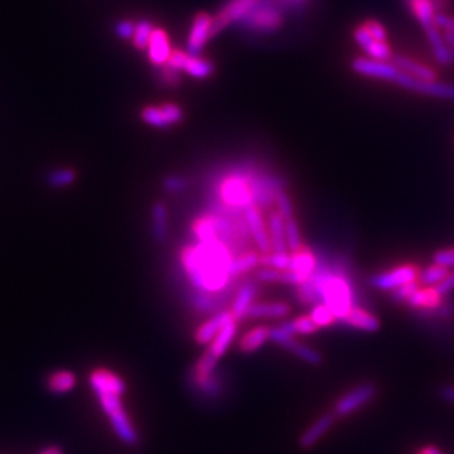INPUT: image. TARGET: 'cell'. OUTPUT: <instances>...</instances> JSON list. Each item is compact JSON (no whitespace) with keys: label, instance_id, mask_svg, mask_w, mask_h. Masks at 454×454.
<instances>
[{"label":"cell","instance_id":"52","mask_svg":"<svg viewBox=\"0 0 454 454\" xmlns=\"http://www.w3.org/2000/svg\"><path fill=\"white\" fill-rule=\"evenodd\" d=\"M434 23L438 30L444 32H454V18L443 12H436L434 16Z\"/></svg>","mask_w":454,"mask_h":454},{"label":"cell","instance_id":"3","mask_svg":"<svg viewBox=\"0 0 454 454\" xmlns=\"http://www.w3.org/2000/svg\"><path fill=\"white\" fill-rule=\"evenodd\" d=\"M219 195L221 201L232 208H247L252 204L250 173L235 171L220 183Z\"/></svg>","mask_w":454,"mask_h":454},{"label":"cell","instance_id":"38","mask_svg":"<svg viewBox=\"0 0 454 454\" xmlns=\"http://www.w3.org/2000/svg\"><path fill=\"white\" fill-rule=\"evenodd\" d=\"M75 178H77V174L74 170L58 168V170H52L51 173L47 174L46 182L49 186H52L55 189H62V188H67V186L73 185L75 182Z\"/></svg>","mask_w":454,"mask_h":454},{"label":"cell","instance_id":"58","mask_svg":"<svg viewBox=\"0 0 454 454\" xmlns=\"http://www.w3.org/2000/svg\"><path fill=\"white\" fill-rule=\"evenodd\" d=\"M443 37H444V40H446L447 46L454 47V32H444Z\"/></svg>","mask_w":454,"mask_h":454},{"label":"cell","instance_id":"47","mask_svg":"<svg viewBox=\"0 0 454 454\" xmlns=\"http://www.w3.org/2000/svg\"><path fill=\"white\" fill-rule=\"evenodd\" d=\"M292 321H294V326H295L297 333H301V335H313L319 329L316 326V323L313 321V319L310 317V314L300 316V317H297L295 320H292Z\"/></svg>","mask_w":454,"mask_h":454},{"label":"cell","instance_id":"27","mask_svg":"<svg viewBox=\"0 0 454 454\" xmlns=\"http://www.w3.org/2000/svg\"><path fill=\"white\" fill-rule=\"evenodd\" d=\"M425 35L428 37V42L432 47V52H434V56L436 59L438 63H441V65H448L451 63V56H450V49L443 37V35L440 32V30L436 28V25H432L429 28L425 30Z\"/></svg>","mask_w":454,"mask_h":454},{"label":"cell","instance_id":"12","mask_svg":"<svg viewBox=\"0 0 454 454\" xmlns=\"http://www.w3.org/2000/svg\"><path fill=\"white\" fill-rule=\"evenodd\" d=\"M351 68L354 73H357L359 75L378 78V80H388V81H394L400 73V70L395 67L393 62L372 59V58L352 59Z\"/></svg>","mask_w":454,"mask_h":454},{"label":"cell","instance_id":"56","mask_svg":"<svg viewBox=\"0 0 454 454\" xmlns=\"http://www.w3.org/2000/svg\"><path fill=\"white\" fill-rule=\"evenodd\" d=\"M440 397L447 403H454V385H444L438 391Z\"/></svg>","mask_w":454,"mask_h":454},{"label":"cell","instance_id":"10","mask_svg":"<svg viewBox=\"0 0 454 454\" xmlns=\"http://www.w3.org/2000/svg\"><path fill=\"white\" fill-rule=\"evenodd\" d=\"M419 269L413 264L401 266L385 273H378L370 278V285L382 290H394L403 285L415 282L419 278Z\"/></svg>","mask_w":454,"mask_h":454},{"label":"cell","instance_id":"28","mask_svg":"<svg viewBox=\"0 0 454 454\" xmlns=\"http://www.w3.org/2000/svg\"><path fill=\"white\" fill-rule=\"evenodd\" d=\"M182 71L186 73L189 77L204 80L214 73V65L209 59H205L201 56H193V55L188 54V56L182 65Z\"/></svg>","mask_w":454,"mask_h":454},{"label":"cell","instance_id":"20","mask_svg":"<svg viewBox=\"0 0 454 454\" xmlns=\"http://www.w3.org/2000/svg\"><path fill=\"white\" fill-rule=\"evenodd\" d=\"M391 61L401 73H405V74L413 75L416 78H422V80H436V74H435V71L432 68H429V67H427V65L415 61L410 56L394 55Z\"/></svg>","mask_w":454,"mask_h":454},{"label":"cell","instance_id":"26","mask_svg":"<svg viewBox=\"0 0 454 454\" xmlns=\"http://www.w3.org/2000/svg\"><path fill=\"white\" fill-rule=\"evenodd\" d=\"M152 235L159 243L166 242L168 236V209L162 201L152 205Z\"/></svg>","mask_w":454,"mask_h":454},{"label":"cell","instance_id":"24","mask_svg":"<svg viewBox=\"0 0 454 454\" xmlns=\"http://www.w3.org/2000/svg\"><path fill=\"white\" fill-rule=\"evenodd\" d=\"M236 331H238V320L233 319L226 324V326L213 339V343L209 344L208 351L213 354L217 360L221 359V357L226 354V351L229 350L232 340L235 339Z\"/></svg>","mask_w":454,"mask_h":454},{"label":"cell","instance_id":"19","mask_svg":"<svg viewBox=\"0 0 454 454\" xmlns=\"http://www.w3.org/2000/svg\"><path fill=\"white\" fill-rule=\"evenodd\" d=\"M289 312L290 308L286 302H257L248 308L243 319H282Z\"/></svg>","mask_w":454,"mask_h":454},{"label":"cell","instance_id":"40","mask_svg":"<svg viewBox=\"0 0 454 454\" xmlns=\"http://www.w3.org/2000/svg\"><path fill=\"white\" fill-rule=\"evenodd\" d=\"M259 264L266 267L278 269V270H289L290 266V255L288 252H269L259 257Z\"/></svg>","mask_w":454,"mask_h":454},{"label":"cell","instance_id":"33","mask_svg":"<svg viewBox=\"0 0 454 454\" xmlns=\"http://www.w3.org/2000/svg\"><path fill=\"white\" fill-rule=\"evenodd\" d=\"M192 232H193L195 238H197L200 242L219 240L213 217H211L209 214L195 220L192 224Z\"/></svg>","mask_w":454,"mask_h":454},{"label":"cell","instance_id":"50","mask_svg":"<svg viewBox=\"0 0 454 454\" xmlns=\"http://www.w3.org/2000/svg\"><path fill=\"white\" fill-rule=\"evenodd\" d=\"M255 278L262 282H282L283 283V270H278V269H271V267H266L263 270H259Z\"/></svg>","mask_w":454,"mask_h":454},{"label":"cell","instance_id":"45","mask_svg":"<svg viewBox=\"0 0 454 454\" xmlns=\"http://www.w3.org/2000/svg\"><path fill=\"white\" fill-rule=\"evenodd\" d=\"M274 202H276V205H278V211L282 214V217L285 220L294 217V207H292V202H290V200L288 197V193L283 189L276 192Z\"/></svg>","mask_w":454,"mask_h":454},{"label":"cell","instance_id":"57","mask_svg":"<svg viewBox=\"0 0 454 454\" xmlns=\"http://www.w3.org/2000/svg\"><path fill=\"white\" fill-rule=\"evenodd\" d=\"M417 454H441V451L440 450H438L436 447H432V446H429V447H425V448H422Z\"/></svg>","mask_w":454,"mask_h":454},{"label":"cell","instance_id":"39","mask_svg":"<svg viewBox=\"0 0 454 454\" xmlns=\"http://www.w3.org/2000/svg\"><path fill=\"white\" fill-rule=\"evenodd\" d=\"M213 294H217V292H205V290L197 292V294H193L192 305L200 312H205V313L216 312V308H219L223 304V300L214 298Z\"/></svg>","mask_w":454,"mask_h":454},{"label":"cell","instance_id":"25","mask_svg":"<svg viewBox=\"0 0 454 454\" xmlns=\"http://www.w3.org/2000/svg\"><path fill=\"white\" fill-rule=\"evenodd\" d=\"M255 294L257 286L252 282H247L240 286L231 308V313L236 320H243V316H245L247 310L252 305Z\"/></svg>","mask_w":454,"mask_h":454},{"label":"cell","instance_id":"54","mask_svg":"<svg viewBox=\"0 0 454 454\" xmlns=\"http://www.w3.org/2000/svg\"><path fill=\"white\" fill-rule=\"evenodd\" d=\"M266 2L281 8L282 11L285 9H298L301 5H304L307 0H266Z\"/></svg>","mask_w":454,"mask_h":454},{"label":"cell","instance_id":"1","mask_svg":"<svg viewBox=\"0 0 454 454\" xmlns=\"http://www.w3.org/2000/svg\"><path fill=\"white\" fill-rule=\"evenodd\" d=\"M182 266L192 285L205 292H220L231 282L232 254L220 240L188 245L180 252Z\"/></svg>","mask_w":454,"mask_h":454},{"label":"cell","instance_id":"2","mask_svg":"<svg viewBox=\"0 0 454 454\" xmlns=\"http://www.w3.org/2000/svg\"><path fill=\"white\" fill-rule=\"evenodd\" d=\"M121 395L123 394L117 393H104L97 394L96 397L99 400L102 410L108 416L114 432L117 434V436L124 444L135 446L139 441V435L132 422H130L127 412L124 410Z\"/></svg>","mask_w":454,"mask_h":454},{"label":"cell","instance_id":"46","mask_svg":"<svg viewBox=\"0 0 454 454\" xmlns=\"http://www.w3.org/2000/svg\"><path fill=\"white\" fill-rule=\"evenodd\" d=\"M158 80L162 86H167V87H176L178 83H180V71H177L174 68L167 67H159V74H158Z\"/></svg>","mask_w":454,"mask_h":454},{"label":"cell","instance_id":"36","mask_svg":"<svg viewBox=\"0 0 454 454\" xmlns=\"http://www.w3.org/2000/svg\"><path fill=\"white\" fill-rule=\"evenodd\" d=\"M154 24L148 20H140L136 23V28H135V35L132 39V44L137 49V51H146V47H148L149 39L152 36V31H154Z\"/></svg>","mask_w":454,"mask_h":454},{"label":"cell","instance_id":"17","mask_svg":"<svg viewBox=\"0 0 454 454\" xmlns=\"http://www.w3.org/2000/svg\"><path fill=\"white\" fill-rule=\"evenodd\" d=\"M89 382L96 395L104 393L124 394L125 391V384L123 378H120L118 375H116V373L106 369L93 370L89 376Z\"/></svg>","mask_w":454,"mask_h":454},{"label":"cell","instance_id":"11","mask_svg":"<svg viewBox=\"0 0 454 454\" xmlns=\"http://www.w3.org/2000/svg\"><path fill=\"white\" fill-rule=\"evenodd\" d=\"M143 123L158 128H167L183 120V109L176 104H164L159 106H145L140 111Z\"/></svg>","mask_w":454,"mask_h":454},{"label":"cell","instance_id":"59","mask_svg":"<svg viewBox=\"0 0 454 454\" xmlns=\"http://www.w3.org/2000/svg\"><path fill=\"white\" fill-rule=\"evenodd\" d=\"M42 454H62V451H61V448H58V447H49V448L43 450V451H42Z\"/></svg>","mask_w":454,"mask_h":454},{"label":"cell","instance_id":"60","mask_svg":"<svg viewBox=\"0 0 454 454\" xmlns=\"http://www.w3.org/2000/svg\"><path fill=\"white\" fill-rule=\"evenodd\" d=\"M448 49H450V56H451V61L454 62V47H450V46H448Z\"/></svg>","mask_w":454,"mask_h":454},{"label":"cell","instance_id":"22","mask_svg":"<svg viewBox=\"0 0 454 454\" xmlns=\"http://www.w3.org/2000/svg\"><path fill=\"white\" fill-rule=\"evenodd\" d=\"M340 321L366 332H376L381 328V321L376 316H373L372 313L364 312L363 308H357V307H352L348 312V314Z\"/></svg>","mask_w":454,"mask_h":454},{"label":"cell","instance_id":"8","mask_svg":"<svg viewBox=\"0 0 454 454\" xmlns=\"http://www.w3.org/2000/svg\"><path fill=\"white\" fill-rule=\"evenodd\" d=\"M375 395H376V386L373 384L366 382L362 385H357L336 401L333 413L336 417L350 416L355 410L362 409L364 404L370 403Z\"/></svg>","mask_w":454,"mask_h":454},{"label":"cell","instance_id":"23","mask_svg":"<svg viewBox=\"0 0 454 454\" xmlns=\"http://www.w3.org/2000/svg\"><path fill=\"white\" fill-rule=\"evenodd\" d=\"M316 264H317V259L312 252V250H308L307 247L302 245L300 250L292 252L289 270L297 271L298 274L302 276V278L308 279L310 278V274L313 273V270L316 269Z\"/></svg>","mask_w":454,"mask_h":454},{"label":"cell","instance_id":"13","mask_svg":"<svg viewBox=\"0 0 454 454\" xmlns=\"http://www.w3.org/2000/svg\"><path fill=\"white\" fill-rule=\"evenodd\" d=\"M243 214H245L250 235L252 236L254 242L257 243L258 250L262 251V254L271 252L269 229L264 224L262 213H259V208L257 205H250L247 208H243Z\"/></svg>","mask_w":454,"mask_h":454},{"label":"cell","instance_id":"42","mask_svg":"<svg viewBox=\"0 0 454 454\" xmlns=\"http://www.w3.org/2000/svg\"><path fill=\"white\" fill-rule=\"evenodd\" d=\"M447 274H448L447 267L434 264L432 267L427 269L424 273L420 274V282H422V285H425L427 288L428 286H434V285L440 283L446 278Z\"/></svg>","mask_w":454,"mask_h":454},{"label":"cell","instance_id":"16","mask_svg":"<svg viewBox=\"0 0 454 454\" xmlns=\"http://www.w3.org/2000/svg\"><path fill=\"white\" fill-rule=\"evenodd\" d=\"M336 416L333 412L324 413L319 419H316L313 424L308 427L300 436V447L304 450H310L313 448L321 438L326 435L332 427L335 425Z\"/></svg>","mask_w":454,"mask_h":454},{"label":"cell","instance_id":"9","mask_svg":"<svg viewBox=\"0 0 454 454\" xmlns=\"http://www.w3.org/2000/svg\"><path fill=\"white\" fill-rule=\"evenodd\" d=\"M213 36V16L207 12H198L190 24L186 52L193 56H201L205 44Z\"/></svg>","mask_w":454,"mask_h":454},{"label":"cell","instance_id":"6","mask_svg":"<svg viewBox=\"0 0 454 454\" xmlns=\"http://www.w3.org/2000/svg\"><path fill=\"white\" fill-rule=\"evenodd\" d=\"M259 4L262 0H227L213 16V35H219L236 23L240 24Z\"/></svg>","mask_w":454,"mask_h":454},{"label":"cell","instance_id":"43","mask_svg":"<svg viewBox=\"0 0 454 454\" xmlns=\"http://www.w3.org/2000/svg\"><path fill=\"white\" fill-rule=\"evenodd\" d=\"M310 317L313 319V321L316 323L317 328H326L331 326L332 323H335V316L332 314V312L329 308L324 305V304H317L313 307L312 314Z\"/></svg>","mask_w":454,"mask_h":454},{"label":"cell","instance_id":"32","mask_svg":"<svg viewBox=\"0 0 454 454\" xmlns=\"http://www.w3.org/2000/svg\"><path fill=\"white\" fill-rule=\"evenodd\" d=\"M412 11L420 25L424 27V30L435 25L434 23V16L436 13L434 0H409Z\"/></svg>","mask_w":454,"mask_h":454},{"label":"cell","instance_id":"55","mask_svg":"<svg viewBox=\"0 0 454 454\" xmlns=\"http://www.w3.org/2000/svg\"><path fill=\"white\" fill-rule=\"evenodd\" d=\"M453 289H454V273H448L446 276V278L435 286V290L441 297L446 295V294H448V292H451Z\"/></svg>","mask_w":454,"mask_h":454},{"label":"cell","instance_id":"4","mask_svg":"<svg viewBox=\"0 0 454 454\" xmlns=\"http://www.w3.org/2000/svg\"><path fill=\"white\" fill-rule=\"evenodd\" d=\"M285 23L283 11L278 6H274L266 0H262L259 4L240 25L247 31L259 32V35H270V32L278 31Z\"/></svg>","mask_w":454,"mask_h":454},{"label":"cell","instance_id":"51","mask_svg":"<svg viewBox=\"0 0 454 454\" xmlns=\"http://www.w3.org/2000/svg\"><path fill=\"white\" fill-rule=\"evenodd\" d=\"M363 25L366 27V30L369 31V35L373 39L378 40V42H386V37H388L386 36V30H385V27L379 21H376V20H369Z\"/></svg>","mask_w":454,"mask_h":454},{"label":"cell","instance_id":"5","mask_svg":"<svg viewBox=\"0 0 454 454\" xmlns=\"http://www.w3.org/2000/svg\"><path fill=\"white\" fill-rule=\"evenodd\" d=\"M216 366L217 359L207 350L193 367V385L208 398H216L221 393V382L216 376Z\"/></svg>","mask_w":454,"mask_h":454},{"label":"cell","instance_id":"21","mask_svg":"<svg viewBox=\"0 0 454 454\" xmlns=\"http://www.w3.org/2000/svg\"><path fill=\"white\" fill-rule=\"evenodd\" d=\"M269 236H270V245L271 252H286L288 243L285 236V219L279 211L271 213L269 217Z\"/></svg>","mask_w":454,"mask_h":454},{"label":"cell","instance_id":"30","mask_svg":"<svg viewBox=\"0 0 454 454\" xmlns=\"http://www.w3.org/2000/svg\"><path fill=\"white\" fill-rule=\"evenodd\" d=\"M77 378L70 370H58L47 378V389L54 394H67L75 386Z\"/></svg>","mask_w":454,"mask_h":454},{"label":"cell","instance_id":"14","mask_svg":"<svg viewBox=\"0 0 454 454\" xmlns=\"http://www.w3.org/2000/svg\"><path fill=\"white\" fill-rule=\"evenodd\" d=\"M354 40L366 52L367 58L379 59V61H391L394 56L389 44L386 42H378L373 39L363 24L355 28Z\"/></svg>","mask_w":454,"mask_h":454},{"label":"cell","instance_id":"31","mask_svg":"<svg viewBox=\"0 0 454 454\" xmlns=\"http://www.w3.org/2000/svg\"><path fill=\"white\" fill-rule=\"evenodd\" d=\"M410 307L413 308H424V310H434V308L440 307L441 304V295L438 294L435 288H427V289H419L412 295V298L407 301Z\"/></svg>","mask_w":454,"mask_h":454},{"label":"cell","instance_id":"35","mask_svg":"<svg viewBox=\"0 0 454 454\" xmlns=\"http://www.w3.org/2000/svg\"><path fill=\"white\" fill-rule=\"evenodd\" d=\"M285 348L289 350L290 352H294L298 357V359H301L302 362H305L308 364L316 366V364H320L321 363V355H320V352H317L316 350H313L310 347H307V345L298 343V340H295V339H292L290 343H288L285 345Z\"/></svg>","mask_w":454,"mask_h":454},{"label":"cell","instance_id":"15","mask_svg":"<svg viewBox=\"0 0 454 454\" xmlns=\"http://www.w3.org/2000/svg\"><path fill=\"white\" fill-rule=\"evenodd\" d=\"M146 52H148V59L154 67H164L173 52L168 35L164 30L158 27L154 28L148 47H146Z\"/></svg>","mask_w":454,"mask_h":454},{"label":"cell","instance_id":"34","mask_svg":"<svg viewBox=\"0 0 454 454\" xmlns=\"http://www.w3.org/2000/svg\"><path fill=\"white\" fill-rule=\"evenodd\" d=\"M257 264H259V255L257 252L247 251V252L240 254L239 257L232 259L231 269H229L231 278H238L239 274H243V273L252 270Z\"/></svg>","mask_w":454,"mask_h":454},{"label":"cell","instance_id":"48","mask_svg":"<svg viewBox=\"0 0 454 454\" xmlns=\"http://www.w3.org/2000/svg\"><path fill=\"white\" fill-rule=\"evenodd\" d=\"M135 28L136 23H133L132 20H121L114 25V31H116L117 37L121 40H132L135 35Z\"/></svg>","mask_w":454,"mask_h":454},{"label":"cell","instance_id":"7","mask_svg":"<svg viewBox=\"0 0 454 454\" xmlns=\"http://www.w3.org/2000/svg\"><path fill=\"white\" fill-rule=\"evenodd\" d=\"M394 81L400 87L405 90L440 97V99L454 101V85L451 83H443V81H436V80H422L401 71L398 73Z\"/></svg>","mask_w":454,"mask_h":454},{"label":"cell","instance_id":"29","mask_svg":"<svg viewBox=\"0 0 454 454\" xmlns=\"http://www.w3.org/2000/svg\"><path fill=\"white\" fill-rule=\"evenodd\" d=\"M270 339V328L269 326H257L248 331L239 340V350L242 352H254L258 348H262Z\"/></svg>","mask_w":454,"mask_h":454},{"label":"cell","instance_id":"49","mask_svg":"<svg viewBox=\"0 0 454 454\" xmlns=\"http://www.w3.org/2000/svg\"><path fill=\"white\" fill-rule=\"evenodd\" d=\"M416 290H419V283L416 281L415 282H410L407 285H403V286L394 289V292H393V300L397 301V302L409 301Z\"/></svg>","mask_w":454,"mask_h":454},{"label":"cell","instance_id":"18","mask_svg":"<svg viewBox=\"0 0 454 454\" xmlns=\"http://www.w3.org/2000/svg\"><path fill=\"white\" fill-rule=\"evenodd\" d=\"M233 319L235 317L229 310L219 312L217 314H214L209 320L202 323L201 326L195 331V340H197L200 345H209L213 343V339L217 336V333Z\"/></svg>","mask_w":454,"mask_h":454},{"label":"cell","instance_id":"44","mask_svg":"<svg viewBox=\"0 0 454 454\" xmlns=\"http://www.w3.org/2000/svg\"><path fill=\"white\" fill-rule=\"evenodd\" d=\"M190 182L183 176H168L162 180L161 186L168 193H180L189 188Z\"/></svg>","mask_w":454,"mask_h":454},{"label":"cell","instance_id":"53","mask_svg":"<svg viewBox=\"0 0 454 454\" xmlns=\"http://www.w3.org/2000/svg\"><path fill=\"white\" fill-rule=\"evenodd\" d=\"M434 263H435L436 266H443V267L454 266V248L438 251V252L434 255Z\"/></svg>","mask_w":454,"mask_h":454},{"label":"cell","instance_id":"37","mask_svg":"<svg viewBox=\"0 0 454 454\" xmlns=\"http://www.w3.org/2000/svg\"><path fill=\"white\" fill-rule=\"evenodd\" d=\"M295 335H297V331L292 320L283 321L279 324V326L270 329V339L283 348L288 343H290L292 339H295Z\"/></svg>","mask_w":454,"mask_h":454},{"label":"cell","instance_id":"41","mask_svg":"<svg viewBox=\"0 0 454 454\" xmlns=\"http://www.w3.org/2000/svg\"><path fill=\"white\" fill-rule=\"evenodd\" d=\"M285 236H286L288 250H290L292 252L300 250L302 247L300 227H298V223H297L295 217L285 220Z\"/></svg>","mask_w":454,"mask_h":454}]
</instances>
